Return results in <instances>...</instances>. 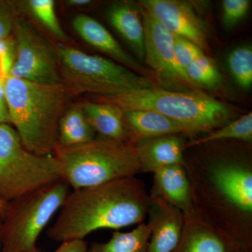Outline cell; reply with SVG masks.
<instances>
[{
	"instance_id": "1",
	"label": "cell",
	"mask_w": 252,
	"mask_h": 252,
	"mask_svg": "<svg viewBox=\"0 0 252 252\" xmlns=\"http://www.w3.org/2000/svg\"><path fill=\"white\" fill-rule=\"evenodd\" d=\"M228 141L195 146L185 166L195 215L252 252L251 144Z\"/></svg>"
},
{
	"instance_id": "2",
	"label": "cell",
	"mask_w": 252,
	"mask_h": 252,
	"mask_svg": "<svg viewBox=\"0 0 252 252\" xmlns=\"http://www.w3.org/2000/svg\"><path fill=\"white\" fill-rule=\"evenodd\" d=\"M149 193L136 177L69 192L54 224L47 230L53 241L84 240L99 229L118 230L144 222Z\"/></svg>"
},
{
	"instance_id": "3",
	"label": "cell",
	"mask_w": 252,
	"mask_h": 252,
	"mask_svg": "<svg viewBox=\"0 0 252 252\" xmlns=\"http://www.w3.org/2000/svg\"><path fill=\"white\" fill-rule=\"evenodd\" d=\"M4 84L9 124L24 147L38 155H53L70 94L63 86L41 85L11 76Z\"/></svg>"
},
{
	"instance_id": "4",
	"label": "cell",
	"mask_w": 252,
	"mask_h": 252,
	"mask_svg": "<svg viewBox=\"0 0 252 252\" xmlns=\"http://www.w3.org/2000/svg\"><path fill=\"white\" fill-rule=\"evenodd\" d=\"M99 102L115 104L124 112L147 110L168 118L186 137H194L220 128L234 119L227 104L198 90L173 91L159 86L111 96H97Z\"/></svg>"
},
{
	"instance_id": "5",
	"label": "cell",
	"mask_w": 252,
	"mask_h": 252,
	"mask_svg": "<svg viewBox=\"0 0 252 252\" xmlns=\"http://www.w3.org/2000/svg\"><path fill=\"white\" fill-rule=\"evenodd\" d=\"M53 155L59 160L63 180L73 190L136 177L142 172L135 144L99 137L81 145L56 144Z\"/></svg>"
},
{
	"instance_id": "6",
	"label": "cell",
	"mask_w": 252,
	"mask_h": 252,
	"mask_svg": "<svg viewBox=\"0 0 252 252\" xmlns=\"http://www.w3.org/2000/svg\"><path fill=\"white\" fill-rule=\"evenodd\" d=\"M60 75L69 94L111 96L157 84L111 60L89 55L67 44L56 46Z\"/></svg>"
},
{
	"instance_id": "7",
	"label": "cell",
	"mask_w": 252,
	"mask_h": 252,
	"mask_svg": "<svg viewBox=\"0 0 252 252\" xmlns=\"http://www.w3.org/2000/svg\"><path fill=\"white\" fill-rule=\"evenodd\" d=\"M54 155H38L23 145L9 124H0V200L9 203L62 180Z\"/></svg>"
},
{
	"instance_id": "8",
	"label": "cell",
	"mask_w": 252,
	"mask_h": 252,
	"mask_svg": "<svg viewBox=\"0 0 252 252\" xmlns=\"http://www.w3.org/2000/svg\"><path fill=\"white\" fill-rule=\"evenodd\" d=\"M70 191L62 179L10 202L3 219L1 252L36 251L38 238Z\"/></svg>"
},
{
	"instance_id": "9",
	"label": "cell",
	"mask_w": 252,
	"mask_h": 252,
	"mask_svg": "<svg viewBox=\"0 0 252 252\" xmlns=\"http://www.w3.org/2000/svg\"><path fill=\"white\" fill-rule=\"evenodd\" d=\"M12 33L16 56L9 76L41 85L62 86L56 48L25 18L15 17Z\"/></svg>"
},
{
	"instance_id": "10",
	"label": "cell",
	"mask_w": 252,
	"mask_h": 252,
	"mask_svg": "<svg viewBox=\"0 0 252 252\" xmlns=\"http://www.w3.org/2000/svg\"><path fill=\"white\" fill-rule=\"evenodd\" d=\"M144 28V61L155 72L159 84L173 89L197 90L180 70L174 54V34L139 5Z\"/></svg>"
},
{
	"instance_id": "11",
	"label": "cell",
	"mask_w": 252,
	"mask_h": 252,
	"mask_svg": "<svg viewBox=\"0 0 252 252\" xmlns=\"http://www.w3.org/2000/svg\"><path fill=\"white\" fill-rule=\"evenodd\" d=\"M139 5L175 35L188 39L203 51L208 47L207 25L189 3L178 0H142Z\"/></svg>"
},
{
	"instance_id": "12",
	"label": "cell",
	"mask_w": 252,
	"mask_h": 252,
	"mask_svg": "<svg viewBox=\"0 0 252 252\" xmlns=\"http://www.w3.org/2000/svg\"><path fill=\"white\" fill-rule=\"evenodd\" d=\"M147 217L151 232L147 252H171L180 241L185 215L163 200L150 197Z\"/></svg>"
},
{
	"instance_id": "13",
	"label": "cell",
	"mask_w": 252,
	"mask_h": 252,
	"mask_svg": "<svg viewBox=\"0 0 252 252\" xmlns=\"http://www.w3.org/2000/svg\"><path fill=\"white\" fill-rule=\"evenodd\" d=\"M72 27L89 45L107 55L116 63L140 75L150 78V71L127 54L110 32L94 18L86 14L77 15L72 20Z\"/></svg>"
},
{
	"instance_id": "14",
	"label": "cell",
	"mask_w": 252,
	"mask_h": 252,
	"mask_svg": "<svg viewBox=\"0 0 252 252\" xmlns=\"http://www.w3.org/2000/svg\"><path fill=\"white\" fill-rule=\"evenodd\" d=\"M243 252L230 237L193 214L185 215L180 241L171 252Z\"/></svg>"
},
{
	"instance_id": "15",
	"label": "cell",
	"mask_w": 252,
	"mask_h": 252,
	"mask_svg": "<svg viewBox=\"0 0 252 252\" xmlns=\"http://www.w3.org/2000/svg\"><path fill=\"white\" fill-rule=\"evenodd\" d=\"M183 136L182 134L160 136L134 144L140 160L141 171L154 173L158 169L169 165H185L187 142Z\"/></svg>"
},
{
	"instance_id": "16",
	"label": "cell",
	"mask_w": 252,
	"mask_h": 252,
	"mask_svg": "<svg viewBox=\"0 0 252 252\" xmlns=\"http://www.w3.org/2000/svg\"><path fill=\"white\" fill-rule=\"evenodd\" d=\"M149 196L163 200L185 215L195 214L184 165H169L154 172Z\"/></svg>"
},
{
	"instance_id": "17",
	"label": "cell",
	"mask_w": 252,
	"mask_h": 252,
	"mask_svg": "<svg viewBox=\"0 0 252 252\" xmlns=\"http://www.w3.org/2000/svg\"><path fill=\"white\" fill-rule=\"evenodd\" d=\"M108 21L140 61H144V28L139 4L131 1H114L106 11Z\"/></svg>"
},
{
	"instance_id": "18",
	"label": "cell",
	"mask_w": 252,
	"mask_h": 252,
	"mask_svg": "<svg viewBox=\"0 0 252 252\" xmlns=\"http://www.w3.org/2000/svg\"><path fill=\"white\" fill-rule=\"evenodd\" d=\"M124 122L127 140L133 144L140 140L160 136L184 135L183 130L178 124L152 111L124 112Z\"/></svg>"
},
{
	"instance_id": "19",
	"label": "cell",
	"mask_w": 252,
	"mask_h": 252,
	"mask_svg": "<svg viewBox=\"0 0 252 252\" xmlns=\"http://www.w3.org/2000/svg\"><path fill=\"white\" fill-rule=\"evenodd\" d=\"M88 122L101 137L128 141L124 126V112L120 107L107 102L85 101L81 104Z\"/></svg>"
},
{
	"instance_id": "20",
	"label": "cell",
	"mask_w": 252,
	"mask_h": 252,
	"mask_svg": "<svg viewBox=\"0 0 252 252\" xmlns=\"http://www.w3.org/2000/svg\"><path fill=\"white\" fill-rule=\"evenodd\" d=\"M94 138L95 131L88 122L81 104L68 107L60 120L57 145L75 147Z\"/></svg>"
},
{
	"instance_id": "21",
	"label": "cell",
	"mask_w": 252,
	"mask_h": 252,
	"mask_svg": "<svg viewBox=\"0 0 252 252\" xmlns=\"http://www.w3.org/2000/svg\"><path fill=\"white\" fill-rule=\"evenodd\" d=\"M150 235L148 225L142 222L130 231L113 232L108 241L94 242L88 252H147Z\"/></svg>"
},
{
	"instance_id": "22",
	"label": "cell",
	"mask_w": 252,
	"mask_h": 252,
	"mask_svg": "<svg viewBox=\"0 0 252 252\" xmlns=\"http://www.w3.org/2000/svg\"><path fill=\"white\" fill-rule=\"evenodd\" d=\"M222 141H237L244 143L252 144V114H245L238 119L212 131L205 137L193 139L186 144V149L201 144L222 142Z\"/></svg>"
},
{
	"instance_id": "23",
	"label": "cell",
	"mask_w": 252,
	"mask_h": 252,
	"mask_svg": "<svg viewBox=\"0 0 252 252\" xmlns=\"http://www.w3.org/2000/svg\"><path fill=\"white\" fill-rule=\"evenodd\" d=\"M185 74L196 89H216L221 86L222 75L220 69L215 61L204 53L187 68Z\"/></svg>"
},
{
	"instance_id": "24",
	"label": "cell",
	"mask_w": 252,
	"mask_h": 252,
	"mask_svg": "<svg viewBox=\"0 0 252 252\" xmlns=\"http://www.w3.org/2000/svg\"><path fill=\"white\" fill-rule=\"evenodd\" d=\"M25 4L32 15L56 39L64 42L69 41L56 15L54 0H28Z\"/></svg>"
},
{
	"instance_id": "25",
	"label": "cell",
	"mask_w": 252,
	"mask_h": 252,
	"mask_svg": "<svg viewBox=\"0 0 252 252\" xmlns=\"http://www.w3.org/2000/svg\"><path fill=\"white\" fill-rule=\"evenodd\" d=\"M228 65L235 82L243 89H250L252 84V46H240L231 51Z\"/></svg>"
},
{
	"instance_id": "26",
	"label": "cell",
	"mask_w": 252,
	"mask_h": 252,
	"mask_svg": "<svg viewBox=\"0 0 252 252\" xmlns=\"http://www.w3.org/2000/svg\"><path fill=\"white\" fill-rule=\"evenodd\" d=\"M173 48L176 62L185 74L186 69L194 60L204 53L203 50L191 41L175 34H174Z\"/></svg>"
},
{
	"instance_id": "27",
	"label": "cell",
	"mask_w": 252,
	"mask_h": 252,
	"mask_svg": "<svg viewBox=\"0 0 252 252\" xmlns=\"http://www.w3.org/2000/svg\"><path fill=\"white\" fill-rule=\"evenodd\" d=\"M251 1L249 0H224L222 2V21L225 30L236 26L248 14Z\"/></svg>"
},
{
	"instance_id": "28",
	"label": "cell",
	"mask_w": 252,
	"mask_h": 252,
	"mask_svg": "<svg viewBox=\"0 0 252 252\" xmlns=\"http://www.w3.org/2000/svg\"><path fill=\"white\" fill-rule=\"evenodd\" d=\"M15 17L11 4L0 1V39H9L12 33Z\"/></svg>"
},
{
	"instance_id": "29",
	"label": "cell",
	"mask_w": 252,
	"mask_h": 252,
	"mask_svg": "<svg viewBox=\"0 0 252 252\" xmlns=\"http://www.w3.org/2000/svg\"><path fill=\"white\" fill-rule=\"evenodd\" d=\"M88 248L89 245L85 240H73L63 242L61 246L53 252H88Z\"/></svg>"
},
{
	"instance_id": "30",
	"label": "cell",
	"mask_w": 252,
	"mask_h": 252,
	"mask_svg": "<svg viewBox=\"0 0 252 252\" xmlns=\"http://www.w3.org/2000/svg\"><path fill=\"white\" fill-rule=\"evenodd\" d=\"M4 79L0 78V124H9V113L4 92Z\"/></svg>"
},
{
	"instance_id": "31",
	"label": "cell",
	"mask_w": 252,
	"mask_h": 252,
	"mask_svg": "<svg viewBox=\"0 0 252 252\" xmlns=\"http://www.w3.org/2000/svg\"><path fill=\"white\" fill-rule=\"evenodd\" d=\"M16 51L15 43L11 39H0V58L6 54Z\"/></svg>"
},
{
	"instance_id": "32",
	"label": "cell",
	"mask_w": 252,
	"mask_h": 252,
	"mask_svg": "<svg viewBox=\"0 0 252 252\" xmlns=\"http://www.w3.org/2000/svg\"><path fill=\"white\" fill-rule=\"evenodd\" d=\"M94 1L91 0H67L64 1L65 4L67 6H72V7H81V6H86L88 5L92 4Z\"/></svg>"
},
{
	"instance_id": "33",
	"label": "cell",
	"mask_w": 252,
	"mask_h": 252,
	"mask_svg": "<svg viewBox=\"0 0 252 252\" xmlns=\"http://www.w3.org/2000/svg\"><path fill=\"white\" fill-rule=\"evenodd\" d=\"M9 207V203L0 200V217L4 219Z\"/></svg>"
},
{
	"instance_id": "34",
	"label": "cell",
	"mask_w": 252,
	"mask_h": 252,
	"mask_svg": "<svg viewBox=\"0 0 252 252\" xmlns=\"http://www.w3.org/2000/svg\"><path fill=\"white\" fill-rule=\"evenodd\" d=\"M2 225L3 219L0 217V252L1 251V245H2Z\"/></svg>"
},
{
	"instance_id": "35",
	"label": "cell",
	"mask_w": 252,
	"mask_h": 252,
	"mask_svg": "<svg viewBox=\"0 0 252 252\" xmlns=\"http://www.w3.org/2000/svg\"><path fill=\"white\" fill-rule=\"evenodd\" d=\"M34 252H41V250H39V249H38V250H36V251H35Z\"/></svg>"
},
{
	"instance_id": "36",
	"label": "cell",
	"mask_w": 252,
	"mask_h": 252,
	"mask_svg": "<svg viewBox=\"0 0 252 252\" xmlns=\"http://www.w3.org/2000/svg\"></svg>"
}]
</instances>
